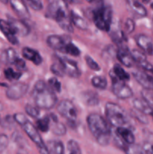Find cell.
Segmentation results:
<instances>
[{"instance_id": "obj_48", "label": "cell", "mask_w": 153, "mask_h": 154, "mask_svg": "<svg viewBox=\"0 0 153 154\" xmlns=\"http://www.w3.org/2000/svg\"><path fill=\"white\" fill-rule=\"evenodd\" d=\"M3 110H4V105L2 102H0V111H3Z\"/></svg>"}, {"instance_id": "obj_5", "label": "cell", "mask_w": 153, "mask_h": 154, "mask_svg": "<svg viewBox=\"0 0 153 154\" xmlns=\"http://www.w3.org/2000/svg\"><path fill=\"white\" fill-rule=\"evenodd\" d=\"M112 10L110 6L102 5L94 8L93 11V20L98 29L108 32L112 25Z\"/></svg>"}, {"instance_id": "obj_10", "label": "cell", "mask_w": 153, "mask_h": 154, "mask_svg": "<svg viewBox=\"0 0 153 154\" xmlns=\"http://www.w3.org/2000/svg\"><path fill=\"white\" fill-rule=\"evenodd\" d=\"M58 60L62 66L64 75H67L70 78H76L80 76V71L78 68L77 63L74 60L68 58H58Z\"/></svg>"}, {"instance_id": "obj_31", "label": "cell", "mask_w": 153, "mask_h": 154, "mask_svg": "<svg viewBox=\"0 0 153 154\" xmlns=\"http://www.w3.org/2000/svg\"><path fill=\"white\" fill-rule=\"evenodd\" d=\"M63 51H65L66 54L73 56V57H77V56L80 55V50L70 42L65 45Z\"/></svg>"}, {"instance_id": "obj_47", "label": "cell", "mask_w": 153, "mask_h": 154, "mask_svg": "<svg viewBox=\"0 0 153 154\" xmlns=\"http://www.w3.org/2000/svg\"><path fill=\"white\" fill-rule=\"evenodd\" d=\"M66 2H70V3H80L81 0H64Z\"/></svg>"}, {"instance_id": "obj_15", "label": "cell", "mask_w": 153, "mask_h": 154, "mask_svg": "<svg viewBox=\"0 0 153 154\" xmlns=\"http://www.w3.org/2000/svg\"><path fill=\"white\" fill-rule=\"evenodd\" d=\"M136 43L140 49L143 51L145 54L148 55L153 54V42L151 38L147 36L146 35L140 34L135 38Z\"/></svg>"}, {"instance_id": "obj_1", "label": "cell", "mask_w": 153, "mask_h": 154, "mask_svg": "<svg viewBox=\"0 0 153 154\" xmlns=\"http://www.w3.org/2000/svg\"><path fill=\"white\" fill-rule=\"evenodd\" d=\"M46 16L55 20L60 27L67 32H73V23L70 19V11L64 0H53L48 6Z\"/></svg>"}, {"instance_id": "obj_35", "label": "cell", "mask_w": 153, "mask_h": 154, "mask_svg": "<svg viewBox=\"0 0 153 154\" xmlns=\"http://www.w3.org/2000/svg\"><path fill=\"white\" fill-rule=\"evenodd\" d=\"M50 70L51 72H52L54 75H56V76L62 77L64 75V71H63L62 66L59 60H58L57 63H54L53 64L51 65Z\"/></svg>"}, {"instance_id": "obj_52", "label": "cell", "mask_w": 153, "mask_h": 154, "mask_svg": "<svg viewBox=\"0 0 153 154\" xmlns=\"http://www.w3.org/2000/svg\"><path fill=\"white\" fill-rule=\"evenodd\" d=\"M126 1V2H131V1H134V0H125Z\"/></svg>"}, {"instance_id": "obj_38", "label": "cell", "mask_w": 153, "mask_h": 154, "mask_svg": "<svg viewBox=\"0 0 153 154\" xmlns=\"http://www.w3.org/2000/svg\"><path fill=\"white\" fill-rule=\"evenodd\" d=\"M5 56L8 61L9 63H12V64H13L14 62L15 61V60L18 57L16 51H15L13 48H8V49L6 50Z\"/></svg>"}, {"instance_id": "obj_20", "label": "cell", "mask_w": 153, "mask_h": 154, "mask_svg": "<svg viewBox=\"0 0 153 154\" xmlns=\"http://www.w3.org/2000/svg\"><path fill=\"white\" fill-rule=\"evenodd\" d=\"M133 105L135 110L146 115H152L153 112V107L143 99H135L133 101Z\"/></svg>"}, {"instance_id": "obj_4", "label": "cell", "mask_w": 153, "mask_h": 154, "mask_svg": "<svg viewBox=\"0 0 153 154\" xmlns=\"http://www.w3.org/2000/svg\"><path fill=\"white\" fill-rule=\"evenodd\" d=\"M105 114L109 123L116 128L121 126L127 127L129 123V117L125 111L113 102H107L106 104Z\"/></svg>"}, {"instance_id": "obj_19", "label": "cell", "mask_w": 153, "mask_h": 154, "mask_svg": "<svg viewBox=\"0 0 153 154\" xmlns=\"http://www.w3.org/2000/svg\"><path fill=\"white\" fill-rule=\"evenodd\" d=\"M115 132L127 144H134L135 142V138L133 132L126 126H121V127L116 128Z\"/></svg>"}, {"instance_id": "obj_13", "label": "cell", "mask_w": 153, "mask_h": 154, "mask_svg": "<svg viewBox=\"0 0 153 154\" xmlns=\"http://www.w3.org/2000/svg\"><path fill=\"white\" fill-rule=\"evenodd\" d=\"M0 30L4 34L6 38L12 45H17L18 39L16 33L9 21L0 20Z\"/></svg>"}, {"instance_id": "obj_51", "label": "cell", "mask_w": 153, "mask_h": 154, "mask_svg": "<svg viewBox=\"0 0 153 154\" xmlns=\"http://www.w3.org/2000/svg\"><path fill=\"white\" fill-rule=\"evenodd\" d=\"M149 147H150V150H152V152H153V144H152V145H150Z\"/></svg>"}, {"instance_id": "obj_8", "label": "cell", "mask_w": 153, "mask_h": 154, "mask_svg": "<svg viewBox=\"0 0 153 154\" xmlns=\"http://www.w3.org/2000/svg\"><path fill=\"white\" fill-rule=\"evenodd\" d=\"M28 88L29 86L26 83H14L6 90V96L10 100H18L26 94Z\"/></svg>"}, {"instance_id": "obj_41", "label": "cell", "mask_w": 153, "mask_h": 154, "mask_svg": "<svg viewBox=\"0 0 153 154\" xmlns=\"http://www.w3.org/2000/svg\"><path fill=\"white\" fill-rule=\"evenodd\" d=\"M26 1L28 5L35 11L41 10L42 8H43L41 0H26Z\"/></svg>"}, {"instance_id": "obj_49", "label": "cell", "mask_w": 153, "mask_h": 154, "mask_svg": "<svg viewBox=\"0 0 153 154\" xmlns=\"http://www.w3.org/2000/svg\"><path fill=\"white\" fill-rule=\"evenodd\" d=\"M0 2H2L4 3V4H7L9 2V0H0Z\"/></svg>"}, {"instance_id": "obj_42", "label": "cell", "mask_w": 153, "mask_h": 154, "mask_svg": "<svg viewBox=\"0 0 153 154\" xmlns=\"http://www.w3.org/2000/svg\"><path fill=\"white\" fill-rule=\"evenodd\" d=\"M141 93H142V99H143L146 102H148L151 106L153 107V95L151 94L149 90L144 89V90L141 92Z\"/></svg>"}, {"instance_id": "obj_25", "label": "cell", "mask_w": 153, "mask_h": 154, "mask_svg": "<svg viewBox=\"0 0 153 154\" xmlns=\"http://www.w3.org/2000/svg\"><path fill=\"white\" fill-rule=\"evenodd\" d=\"M36 128L42 132H47L50 128V117H44L36 121Z\"/></svg>"}, {"instance_id": "obj_28", "label": "cell", "mask_w": 153, "mask_h": 154, "mask_svg": "<svg viewBox=\"0 0 153 154\" xmlns=\"http://www.w3.org/2000/svg\"><path fill=\"white\" fill-rule=\"evenodd\" d=\"M92 84L99 90H105L107 86V81L103 76H94L92 79Z\"/></svg>"}, {"instance_id": "obj_21", "label": "cell", "mask_w": 153, "mask_h": 154, "mask_svg": "<svg viewBox=\"0 0 153 154\" xmlns=\"http://www.w3.org/2000/svg\"><path fill=\"white\" fill-rule=\"evenodd\" d=\"M13 28L14 29L16 35L20 36H26L29 34V27L22 20L11 19L9 20Z\"/></svg>"}, {"instance_id": "obj_7", "label": "cell", "mask_w": 153, "mask_h": 154, "mask_svg": "<svg viewBox=\"0 0 153 154\" xmlns=\"http://www.w3.org/2000/svg\"><path fill=\"white\" fill-rule=\"evenodd\" d=\"M58 114L66 118L69 124L74 126L77 118V110L72 102L69 100H62L57 106Z\"/></svg>"}, {"instance_id": "obj_43", "label": "cell", "mask_w": 153, "mask_h": 154, "mask_svg": "<svg viewBox=\"0 0 153 154\" xmlns=\"http://www.w3.org/2000/svg\"><path fill=\"white\" fill-rule=\"evenodd\" d=\"M135 23L134 21L131 19H128L124 23V31L127 33H131L134 30Z\"/></svg>"}, {"instance_id": "obj_16", "label": "cell", "mask_w": 153, "mask_h": 154, "mask_svg": "<svg viewBox=\"0 0 153 154\" xmlns=\"http://www.w3.org/2000/svg\"><path fill=\"white\" fill-rule=\"evenodd\" d=\"M116 57L120 63L125 67H131L134 63L130 54V51H129L126 46L119 47L116 52Z\"/></svg>"}, {"instance_id": "obj_46", "label": "cell", "mask_w": 153, "mask_h": 154, "mask_svg": "<svg viewBox=\"0 0 153 154\" xmlns=\"http://www.w3.org/2000/svg\"><path fill=\"white\" fill-rule=\"evenodd\" d=\"M90 4H92L94 5V8L100 7V6L104 5V1L103 0H86Z\"/></svg>"}, {"instance_id": "obj_44", "label": "cell", "mask_w": 153, "mask_h": 154, "mask_svg": "<svg viewBox=\"0 0 153 154\" xmlns=\"http://www.w3.org/2000/svg\"><path fill=\"white\" fill-rule=\"evenodd\" d=\"M134 115L136 117V119H137L140 123H144V124L148 123V120H147L146 117V114H142V113L135 110V111H134Z\"/></svg>"}, {"instance_id": "obj_27", "label": "cell", "mask_w": 153, "mask_h": 154, "mask_svg": "<svg viewBox=\"0 0 153 154\" xmlns=\"http://www.w3.org/2000/svg\"><path fill=\"white\" fill-rule=\"evenodd\" d=\"M83 100L87 105H90V106L97 105L99 102L97 94L92 93V92H86V93H84Z\"/></svg>"}, {"instance_id": "obj_24", "label": "cell", "mask_w": 153, "mask_h": 154, "mask_svg": "<svg viewBox=\"0 0 153 154\" xmlns=\"http://www.w3.org/2000/svg\"><path fill=\"white\" fill-rule=\"evenodd\" d=\"M70 19L74 26L77 27L78 29L82 30H86L88 29V25L87 21L83 17L78 15L74 11H70Z\"/></svg>"}, {"instance_id": "obj_50", "label": "cell", "mask_w": 153, "mask_h": 154, "mask_svg": "<svg viewBox=\"0 0 153 154\" xmlns=\"http://www.w3.org/2000/svg\"><path fill=\"white\" fill-rule=\"evenodd\" d=\"M142 2L143 3H146H146H148L150 1H151V0H142Z\"/></svg>"}, {"instance_id": "obj_17", "label": "cell", "mask_w": 153, "mask_h": 154, "mask_svg": "<svg viewBox=\"0 0 153 154\" xmlns=\"http://www.w3.org/2000/svg\"><path fill=\"white\" fill-rule=\"evenodd\" d=\"M109 75L112 81L119 80V81L125 82V81H129V79H130L129 74L126 72L124 70V69L118 64H116L113 66V68L110 72Z\"/></svg>"}, {"instance_id": "obj_32", "label": "cell", "mask_w": 153, "mask_h": 154, "mask_svg": "<svg viewBox=\"0 0 153 154\" xmlns=\"http://www.w3.org/2000/svg\"><path fill=\"white\" fill-rule=\"evenodd\" d=\"M67 149L68 152V154H82L79 144L74 140H70L68 142Z\"/></svg>"}, {"instance_id": "obj_14", "label": "cell", "mask_w": 153, "mask_h": 154, "mask_svg": "<svg viewBox=\"0 0 153 154\" xmlns=\"http://www.w3.org/2000/svg\"><path fill=\"white\" fill-rule=\"evenodd\" d=\"M12 9L22 20H28L30 13L28 7L23 0H9Z\"/></svg>"}, {"instance_id": "obj_12", "label": "cell", "mask_w": 153, "mask_h": 154, "mask_svg": "<svg viewBox=\"0 0 153 154\" xmlns=\"http://www.w3.org/2000/svg\"><path fill=\"white\" fill-rule=\"evenodd\" d=\"M46 44L50 48L56 51H63L68 42H70L69 38L66 36L58 35H51L46 38Z\"/></svg>"}, {"instance_id": "obj_22", "label": "cell", "mask_w": 153, "mask_h": 154, "mask_svg": "<svg viewBox=\"0 0 153 154\" xmlns=\"http://www.w3.org/2000/svg\"><path fill=\"white\" fill-rule=\"evenodd\" d=\"M127 4L129 5L131 11H133L135 14L142 17H144L147 15L146 8L138 0H134V1L129 2Z\"/></svg>"}, {"instance_id": "obj_9", "label": "cell", "mask_w": 153, "mask_h": 154, "mask_svg": "<svg viewBox=\"0 0 153 154\" xmlns=\"http://www.w3.org/2000/svg\"><path fill=\"white\" fill-rule=\"evenodd\" d=\"M112 90L116 96L121 99H130L133 96V91L124 81L116 80L112 81Z\"/></svg>"}, {"instance_id": "obj_2", "label": "cell", "mask_w": 153, "mask_h": 154, "mask_svg": "<svg viewBox=\"0 0 153 154\" xmlns=\"http://www.w3.org/2000/svg\"><path fill=\"white\" fill-rule=\"evenodd\" d=\"M86 122L90 132L97 142L101 146L108 145L112 132L106 120L100 114L92 113L87 117Z\"/></svg>"}, {"instance_id": "obj_36", "label": "cell", "mask_w": 153, "mask_h": 154, "mask_svg": "<svg viewBox=\"0 0 153 154\" xmlns=\"http://www.w3.org/2000/svg\"><path fill=\"white\" fill-rule=\"evenodd\" d=\"M48 85H49V87H50L54 92L59 93V92L61 91V83H60L59 81H58V80L56 78H55V77H52V78H50L49 81H48Z\"/></svg>"}, {"instance_id": "obj_11", "label": "cell", "mask_w": 153, "mask_h": 154, "mask_svg": "<svg viewBox=\"0 0 153 154\" xmlns=\"http://www.w3.org/2000/svg\"><path fill=\"white\" fill-rule=\"evenodd\" d=\"M134 79L138 82L140 85L144 89L148 90H153V75L145 71H134L133 72Z\"/></svg>"}, {"instance_id": "obj_29", "label": "cell", "mask_w": 153, "mask_h": 154, "mask_svg": "<svg viewBox=\"0 0 153 154\" xmlns=\"http://www.w3.org/2000/svg\"><path fill=\"white\" fill-rule=\"evenodd\" d=\"M52 132L55 134L56 135L58 136H62V135H65L66 134V129L65 126L63 123H60V122L56 121L53 122L52 121Z\"/></svg>"}, {"instance_id": "obj_39", "label": "cell", "mask_w": 153, "mask_h": 154, "mask_svg": "<svg viewBox=\"0 0 153 154\" xmlns=\"http://www.w3.org/2000/svg\"><path fill=\"white\" fill-rule=\"evenodd\" d=\"M8 137L4 134H0V154H2L5 150L8 145Z\"/></svg>"}, {"instance_id": "obj_3", "label": "cell", "mask_w": 153, "mask_h": 154, "mask_svg": "<svg viewBox=\"0 0 153 154\" xmlns=\"http://www.w3.org/2000/svg\"><path fill=\"white\" fill-rule=\"evenodd\" d=\"M33 97L35 105L40 109H51L57 102V97L54 91L44 81H38L35 83Z\"/></svg>"}, {"instance_id": "obj_23", "label": "cell", "mask_w": 153, "mask_h": 154, "mask_svg": "<svg viewBox=\"0 0 153 154\" xmlns=\"http://www.w3.org/2000/svg\"><path fill=\"white\" fill-rule=\"evenodd\" d=\"M50 154H64V146L61 141L52 140L46 144Z\"/></svg>"}, {"instance_id": "obj_33", "label": "cell", "mask_w": 153, "mask_h": 154, "mask_svg": "<svg viewBox=\"0 0 153 154\" xmlns=\"http://www.w3.org/2000/svg\"><path fill=\"white\" fill-rule=\"evenodd\" d=\"M4 75L9 81H16L20 78L22 73L20 72H15L11 68H8L4 71Z\"/></svg>"}, {"instance_id": "obj_30", "label": "cell", "mask_w": 153, "mask_h": 154, "mask_svg": "<svg viewBox=\"0 0 153 154\" xmlns=\"http://www.w3.org/2000/svg\"><path fill=\"white\" fill-rule=\"evenodd\" d=\"M130 54H131L132 59H133L134 63H137L138 64H140L142 62L146 60V57L144 52L139 51V50H132L130 51Z\"/></svg>"}, {"instance_id": "obj_53", "label": "cell", "mask_w": 153, "mask_h": 154, "mask_svg": "<svg viewBox=\"0 0 153 154\" xmlns=\"http://www.w3.org/2000/svg\"><path fill=\"white\" fill-rule=\"evenodd\" d=\"M151 8L153 9V2H152V4H151Z\"/></svg>"}, {"instance_id": "obj_34", "label": "cell", "mask_w": 153, "mask_h": 154, "mask_svg": "<svg viewBox=\"0 0 153 154\" xmlns=\"http://www.w3.org/2000/svg\"><path fill=\"white\" fill-rule=\"evenodd\" d=\"M26 113L32 118H38L40 116L39 108L37 106H32L31 105H27L25 108Z\"/></svg>"}, {"instance_id": "obj_18", "label": "cell", "mask_w": 153, "mask_h": 154, "mask_svg": "<svg viewBox=\"0 0 153 154\" xmlns=\"http://www.w3.org/2000/svg\"><path fill=\"white\" fill-rule=\"evenodd\" d=\"M22 54L24 58L32 62L36 66H39L42 63L41 56L39 54L37 51L32 49V48L25 47L22 48Z\"/></svg>"}, {"instance_id": "obj_37", "label": "cell", "mask_w": 153, "mask_h": 154, "mask_svg": "<svg viewBox=\"0 0 153 154\" xmlns=\"http://www.w3.org/2000/svg\"><path fill=\"white\" fill-rule=\"evenodd\" d=\"M85 60L86 62L87 66H88V67L90 69L94 71V72H98V71L100 70V67L98 64L97 62L94 61L91 57H89V56H86Z\"/></svg>"}, {"instance_id": "obj_26", "label": "cell", "mask_w": 153, "mask_h": 154, "mask_svg": "<svg viewBox=\"0 0 153 154\" xmlns=\"http://www.w3.org/2000/svg\"><path fill=\"white\" fill-rule=\"evenodd\" d=\"M124 151L126 154H146L143 147L135 143L127 144Z\"/></svg>"}, {"instance_id": "obj_6", "label": "cell", "mask_w": 153, "mask_h": 154, "mask_svg": "<svg viewBox=\"0 0 153 154\" xmlns=\"http://www.w3.org/2000/svg\"><path fill=\"white\" fill-rule=\"evenodd\" d=\"M22 128L28 138L37 146L40 154H50L47 146L44 142L37 128L32 123H30L29 121L26 122L23 126H22Z\"/></svg>"}, {"instance_id": "obj_54", "label": "cell", "mask_w": 153, "mask_h": 154, "mask_svg": "<svg viewBox=\"0 0 153 154\" xmlns=\"http://www.w3.org/2000/svg\"><path fill=\"white\" fill-rule=\"evenodd\" d=\"M152 118H153V112H152Z\"/></svg>"}, {"instance_id": "obj_40", "label": "cell", "mask_w": 153, "mask_h": 154, "mask_svg": "<svg viewBox=\"0 0 153 154\" xmlns=\"http://www.w3.org/2000/svg\"><path fill=\"white\" fill-rule=\"evenodd\" d=\"M13 119L15 122H16L21 126H23L26 122L28 121L27 117L23 114H21V113H16V114H15L14 115Z\"/></svg>"}, {"instance_id": "obj_45", "label": "cell", "mask_w": 153, "mask_h": 154, "mask_svg": "<svg viewBox=\"0 0 153 154\" xmlns=\"http://www.w3.org/2000/svg\"><path fill=\"white\" fill-rule=\"evenodd\" d=\"M19 70H23L26 68V62L23 59L20 58L19 57L15 60V61L13 63Z\"/></svg>"}]
</instances>
